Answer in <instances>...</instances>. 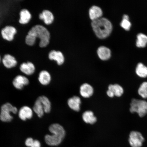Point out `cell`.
Returning a JSON list of instances; mask_svg holds the SVG:
<instances>
[{"label":"cell","instance_id":"obj_17","mask_svg":"<svg viewBox=\"0 0 147 147\" xmlns=\"http://www.w3.org/2000/svg\"><path fill=\"white\" fill-rule=\"evenodd\" d=\"M67 104L71 109L75 111H79L80 110L81 100L80 97L74 96L68 100Z\"/></svg>","mask_w":147,"mask_h":147},{"label":"cell","instance_id":"obj_2","mask_svg":"<svg viewBox=\"0 0 147 147\" xmlns=\"http://www.w3.org/2000/svg\"><path fill=\"white\" fill-rule=\"evenodd\" d=\"M91 25L95 34L98 38L101 39H103L109 36L113 29L111 23L105 18H100L92 21Z\"/></svg>","mask_w":147,"mask_h":147},{"label":"cell","instance_id":"obj_24","mask_svg":"<svg viewBox=\"0 0 147 147\" xmlns=\"http://www.w3.org/2000/svg\"><path fill=\"white\" fill-rule=\"evenodd\" d=\"M136 72L138 76L140 78H145L147 77V67L142 63L138 64Z\"/></svg>","mask_w":147,"mask_h":147},{"label":"cell","instance_id":"obj_25","mask_svg":"<svg viewBox=\"0 0 147 147\" xmlns=\"http://www.w3.org/2000/svg\"><path fill=\"white\" fill-rule=\"evenodd\" d=\"M137 47L143 48L146 47L147 44V36L144 34L140 33L137 36Z\"/></svg>","mask_w":147,"mask_h":147},{"label":"cell","instance_id":"obj_26","mask_svg":"<svg viewBox=\"0 0 147 147\" xmlns=\"http://www.w3.org/2000/svg\"><path fill=\"white\" fill-rule=\"evenodd\" d=\"M138 93L142 98H147V82H145L141 84L138 89Z\"/></svg>","mask_w":147,"mask_h":147},{"label":"cell","instance_id":"obj_10","mask_svg":"<svg viewBox=\"0 0 147 147\" xmlns=\"http://www.w3.org/2000/svg\"><path fill=\"white\" fill-rule=\"evenodd\" d=\"M1 62L6 68L10 69L15 67L18 65L17 61L12 55L9 54L1 55Z\"/></svg>","mask_w":147,"mask_h":147},{"label":"cell","instance_id":"obj_20","mask_svg":"<svg viewBox=\"0 0 147 147\" xmlns=\"http://www.w3.org/2000/svg\"><path fill=\"white\" fill-rule=\"evenodd\" d=\"M32 109L34 113H35L39 118H41L43 117L45 113L43 106L38 98L35 102Z\"/></svg>","mask_w":147,"mask_h":147},{"label":"cell","instance_id":"obj_19","mask_svg":"<svg viewBox=\"0 0 147 147\" xmlns=\"http://www.w3.org/2000/svg\"><path fill=\"white\" fill-rule=\"evenodd\" d=\"M97 53L99 58L102 60L109 59L111 56V51L110 49L104 46L99 48Z\"/></svg>","mask_w":147,"mask_h":147},{"label":"cell","instance_id":"obj_18","mask_svg":"<svg viewBox=\"0 0 147 147\" xmlns=\"http://www.w3.org/2000/svg\"><path fill=\"white\" fill-rule=\"evenodd\" d=\"M89 15L90 18L92 21L99 19L102 15V11L100 7L93 6L90 9Z\"/></svg>","mask_w":147,"mask_h":147},{"label":"cell","instance_id":"obj_3","mask_svg":"<svg viewBox=\"0 0 147 147\" xmlns=\"http://www.w3.org/2000/svg\"><path fill=\"white\" fill-rule=\"evenodd\" d=\"M28 34L34 37L36 40H40V47H45L50 43L51 34L46 28L43 25H37L34 26L29 31Z\"/></svg>","mask_w":147,"mask_h":147},{"label":"cell","instance_id":"obj_31","mask_svg":"<svg viewBox=\"0 0 147 147\" xmlns=\"http://www.w3.org/2000/svg\"><path fill=\"white\" fill-rule=\"evenodd\" d=\"M123 19L129 20V18L128 16L127 15L125 14L124 15L123 17Z\"/></svg>","mask_w":147,"mask_h":147},{"label":"cell","instance_id":"obj_4","mask_svg":"<svg viewBox=\"0 0 147 147\" xmlns=\"http://www.w3.org/2000/svg\"><path fill=\"white\" fill-rule=\"evenodd\" d=\"M17 107L9 102H7L1 106L0 111V120L2 122L8 123L11 122L13 119L12 114L18 113Z\"/></svg>","mask_w":147,"mask_h":147},{"label":"cell","instance_id":"obj_13","mask_svg":"<svg viewBox=\"0 0 147 147\" xmlns=\"http://www.w3.org/2000/svg\"><path fill=\"white\" fill-rule=\"evenodd\" d=\"M38 18L47 25L52 24L55 20L54 14L51 11L47 10H44L39 14Z\"/></svg>","mask_w":147,"mask_h":147},{"label":"cell","instance_id":"obj_9","mask_svg":"<svg viewBox=\"0 0 147 147\" xmlns=\"http://www.w3.org/2000/svg\"><path fill=\"white\" fill-rule=\"evenodd\" d=\"M20 70L24 75L27 76H32L36 72V68L32 62H23L20 66Z\"/></svg>","mask_w":147,"mask_h":147},{"label":"cell","instance_id":"obj_23","mask_svg":"<svg viewBox=\"0 0 147 147\" xmlns=\"http://www.w3.org/2000/svg\"><path fill=\"white\" fill-rule=\"evenodd\" d=\"M108 90L111 91L115 96L117 97L122 96L124 93L123 87L118 84H110L108 87Z\"/></svg>","mask_w":147,"mask_h":147},{"label":"cell","instance_id":"obj_21","mask_svg":"<svg viewBox=\"0 0 147 147\" xmlns=\"http://www.w3.org/2000/svg\"><path fill=\"white\" fill-rule=\"evenodd\" d=\"M83 120L86 123L93 124L97 121V118L95 116L93 112L87 111L83 113L82 115Z\"/></svg>","mask_w":147,"mask_h":147},{"label":"cell","instance_id":"obj_5","mask_svg":"<svg viewBox=\"0 0 147 147\" xmlns=\"http://www.w3.org/2000/svg\"><path fill=\"white\" fill-rule=\"evenodd\" d=\"M130 113H136L139 116L142 117L147 114V102L146 100L133 98L130 104Z\"/></svg>","mask_w":147,"mask_h":147},{"label":"cell","instance_id":"obj_1","mask_svg":"<svg viewBox=\"0 0 147 147\" xmlns=\"http://www.w3.org/2000/svg\"><path fill=\"white\" fill-rule=\"evenodd\" d=\"M49 130L51 135H47L45 139L47 144L51 146H57L63 140L65 136V131L63 126L58 123L50 125Z\"/></svg>","mask_w":147,"mask_h":147},{"label":"cell","instance_id":"obj_7","mask_svg":"<svg viewBox=\"0 0 147 147\" xmlns=\"http://www.w3.org/2000/svg\"><path fill=\"white\" fill-rule=\"evenodd\" d=\"M29 82V79L23 74L17 75L13 79L12 81L13 87L18 90H22L25 86L28 85Z\"/></svg>","mask_w":147,"mask_h":147},{"label":"cell","instance_id":"obj_15","mask_svg":"<svg viewBox=\"0 0 147 147\" xmlns=\"http://www.w3.org/2000/svg\"><path fill=\"white\" fill-rule=\"evenodd\" d=\"M19 22L21 24L26 25L30 22L32 18V15L26 9H22L20 12Z\"/></svg>","mask_w":147,"mask_h":147},{"label":"cell","instance_id":"obj_30","mask_svg":"<svg viewBox=\"0 0 147 147\" xmlns=\"http://www.w3.org/2000/svg\"><path fill=\"white\" fill-rule=\"evenodd\" d=\"M107 93L108 96L110 97H113L115 96L114 94L109 90H108L107 92Z\"/></svg>","mask_w":147,"mask_h":147},{"label":"cell","instance_id":"obj_12","mask_svg":"<svg viewBox=\"0 0 147 147\" xmlns=\"http://www.w3.org/2000/svg\"><path fill=\"white\" fill-rule=\"evenodd\" d=\"M49 59L56 62L58 66L61 65L64 62V57L63 53L60 51L53 50L49 54Z\"/></svg>","mask_w":147,"mask_h":147},{"label":"cell","instance_id":"obj_27","mask_svg":"<svg viewBox=\"0 0 147 147\" xmlns=\"http://www.w3.org/2000/svg\"><path fill=\"white\" fill-rule=\"evenodd\" d=\"M121 26L126 30H129L131 26V24L129 20L123 19L120 24Z\"/></svg>","mask_w":147,"mask_h":147},{"label":"cell","instance_id":"obj_8","mask_svg":"<svg viewBox=\"0 0 147 147\" xmlns=\"http://www.w3.org/2000/svg\"><path fill=\"white\" fill-rule=\"evenodd\" d=\"M17 33L15 27L8 25L2 29L1 35L3 39L8 42H11L14 39L15 36Z\"/></svg>","mask_w":147,"mask_h":147},{"label":"cell","instance_id":"obj_22","mask_svg":"<svg viewBox=\"0 0 147 147\" xmlns=\"http://www.w3.org/2000/svg\"><path fill=\"white\" fill-rule=\"evenodd\" d=\"M38 98L43 106L45 113H50L51 109V104L49 98L45 95L40 96Z\"/></svg>","mask_w":147,"mask_h":147},{"label":"cell","instance_id":"obj_28","mask_svg":"<svg viewBox=\"0 0 147 147\" xmlns=\"http://www.w3.org/2000/svg\"><path fill=\"white\" fill-rule=\"evenodd\" d=\"M34 140L32 138H28L25 141V144L28 147H31L34 143Z\"/></svg>","mask_w":147,"mask_h":147},{"label":"cell","instance_id":"obj_16","mask_svg":"<svg viewBox=\"0 0 147 147\" xmlns=\"http://www.w3.org/2000/svg\"><path fill=\"white\" fill-rule=\"evenodd\" d=\"M94 90L90 84L84 83L82 84L80 88V93L84 98H89L93 95Z\"/></svg>","mask_w":147,"mask_h":147},{"label":"cell","instance_id":"obj_11","mask_svg":"<svg viewBox=\"0 0 147 147\" xmlns=\"http://www.w3.org/2000/svg\"><path fill=\"white\" fill-rule=\"evenodd\" d=\"M34 112L33 109L28 106H24L20 108L18 111V117L23 121L30 119L32 118Z\"/></svg>","mask_w":147,"mask_h":147},{"label":"cell","instance_id":"obj_14","mask_svg":"<svg viewBox=\"0 0 147 147\" xmlns=\"http://www.w3.org/2000/svg\"><path fill=\"white\" fill-rule=\"evenodd\" d=\"M52 76L48 71L43 70L38 74V80L39 83L43 86H47L50 84Z\"/></svg>","mask_w":147,"mask_h":147},{"label":"cell","instance_id":"obj_6","mask_svg":"<svg viewBox=\"0 0 147 147\" xmlns=\"http://www.w3.org/2000/svg\"><path fill=\"white\" fill-rule=\"evenodd\" d=\"M128 141L132 147H141L144 142V138L140 132L133 131L130 133Z\"/></svg>","mask_w":147,"mask_h":147},{"label":"cell","instance_id":"obj_32","mask_svg":"<svg viewBox=\"0 0 147 147\" xmlns=\"http://www.w3.org/2000/svg\"><path fill=\"white\" fill-rule=\"evenodd\" d=\"M1 55H0V63H1Z\"/></svg>","mask_w":147,"mask_h":147},{"label":"cell","instance_id":"obj_29","mask_svg":"<svg viewBox=\"0 0 147 147\" xmlns=\"http://www.w3.org/2000/svg\"><path fill=\"white\" fill-rule=\"evenodd\" d=\"M41 143L38 140H34V142L31 147H41Z\"/></svg>","mask_w":147,"mask_h":147}]
</instances>
